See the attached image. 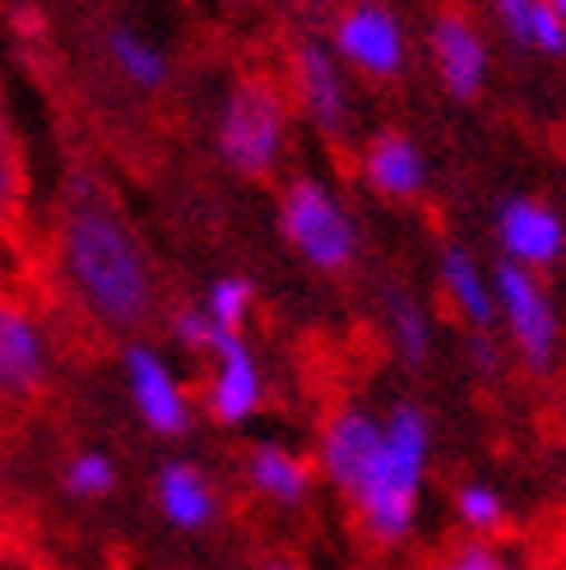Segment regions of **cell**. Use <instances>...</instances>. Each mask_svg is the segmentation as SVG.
<instances>
[{"label": "cell", "instance_id": "1", "mask_svg": "<svg viewBox=\"0 0 566 570\" xmlns=\"http://www.w3.org/2000/svg\"><path fill=\"white\" fill-rule=\"evenodd\" d=\"M61 274L79 306L107 330H139L154 316V269L130 223L103 199H75L61 218Z\"/></svg>", "mask_w": 566, "mask_h": 570}, {"label": "cell", "instance_id": "2", "mask_svg": "<svg viewBox=\"0 0 566 570\" xmlns=\"http://www.w3.org/2000/svg\"><path fill=\"white\" fill-rule=\"evenodd\" d=\"M428 473H432V413L413 404V399H400V404L381 413L377 454L349 497L362 533L377 548H404L418 533Z\"/></svg>", "mask_w": 566, "mask_h": 570}, {"label": "cell", "instance_id": "3", "mask_svg": "<svg viewBox=\"0 0 566 570\" xmlns=\"http://www.w3.org/2000/svg\"><path fill=\"white\" fill-rule=\"evenodd\" d=\"M214 145L237 177H270L289 149V98L270 79H237L218 107Z\"/></svg>", "mask_w": 566, "mask_h": 570}, {"label": "cell", "instance_id": "4", "mask_svg": "<svg viewBox=\"0 0 566 570\" xmlns=\"http://www.w3.org/2000/svg\"><path fill=\"white\" fill-rule=\"evenodd\" d=\"M279 227H283V242L321 274H344L362 250L358 218L349 214L344 199L334 195V186L321 177H293L283 186Z\"/></svg>", "mask_w": 566, "mask_h": 570}, {"label": "cell", "instance_id": "5", "mask_svg": "<svg viewBox=\"0 0 566 570\" xmlns=\"http://www.w3.org/2000/svg\"><path fill=\"white\" fill-rule=\"evenodd\" d=\"M492 302H497V321L506 325L516 357L529 366L534 376H548L557 357H562V316L544 288V278L520 265H497L492 274Z\"/></svg>", "mask_w": 566, "mask_h": 570}, {"label": "cell", "instance_id": "6", "mask_svg": "<svg viewBox=\"0 0 566 570\" xmlns=\"http://www.w3.org/2000/svg\"><path fill=\"white\" fill-rule=\"evenodd\" d=\"M121 381H126L130 409L149 436H158V441H186L191 436L195 399L163 348L145 344V338H130L121 348Z\"/></svg>", "mask_w": 566, "mask_h": 570}, {"label": "cell", "instance_id": "7", "mask_svg": "<svg viewBox=\"0 0 566 570\" xmlns=\"http://www.w3.org/2000/svg\"><path fill=\"white\" fill-rule=\"evenodd\" d=\"M265 399H270V381H265L256 348L246 344V334H214L209 381H205V399H201L205 417L237 432V426H246L265 409Z\"/></svg>", "mask_w": 566, "mask_h": 570}, {"label": "cell", "instance_id": "8", "mask_svg": "<svg viewBox=\"0 0 566 570\" xmlns=\"http://www.w3.org/2000/svg\"><path fill=\"white\" fill-rule=\"evenodd\" d=\"M330 51L339 56V66H353L367 79H394L409 66L404 19L386 0H358V6H349L334 19Z\"/></svg>", "mask_w": 566, "mask_h": 570}, {"label": "cell", "instance_id": "9", "mask_svg": "<svg viewBox=\"0 0 566 570\" xmlns=\"http://www.w3.org/2000/svg\"><path fill=\"white\" fill-rule=\"evenodd\" d=\"M149 501H154V515L182 538H205L223 520V492L214 473L201 460H186V454H173V460H163L154 469Z\"/></svg>", "mask_w": 566, "mask_h": 570}, {"label": "cell", "instance_id": "10", "mask_svg": "<svg viewBox=\"0 0 566 570\" xmlns=\"http://www.w3.org/2000/svg\"><path fill=\"white\" fill-rule=\"evenodd\" d=\"M56 372L47 325L14 297H0V399H33Z\"/></svg>", "mask_w": 566, "mask_h": 570}, {"label": "cell", "instance_id": "11", "mask_svg": "<svg viewBox=\"0 0 566 570\" xmlns=\"http://www.w3.org/2000/svg\"><path fill=\"white\" fill-rule=\"evenodd\" d=\"M377 441H381V413H372L367 404L334 409V413L321 422L316 454H311V464H316V478L330 482V488L349 501L353 488H358V478L367 473V464H372Z\"/></svg>", "mask_w": 566, "mask_h": 570}, {"label": "cell", "instance_id": "12", "mask_svg": "<svg viewBox=\"0 0 566 570\" xmlns=\"http://www.w3.org/2000/svg\"><path fill=\"white\" fill-rule=\"evenodd\" d=\"M497 246L506 255V265H520V269H548L566 255V223L553 205L544 199H529V195H506L497 205Z\"/></svg>", "mask_w": 566, "mask_h": 570}, {"label": "cell", "instance_id": "13", "mask_svg": "<svg viewBox=\"0 0 566 570\" xmlns=\"http://www.w3.org/2000/svg\"><path fill=\"white\" fill-rule=\"evenodd\" d=\"M293 83H297V102L306 111V121L321 135H344L349 130V79L339 56L330 51V42L306 38L293 56Z\"/></svg>", "mask_w": 566, "mask_h": 570}, {"label": "cell", "instance_id": "14", "mask_svg": "<svg viewBox=\"0 0 566 570\" xmlns=\"http://www.w3.org/2000/svg\"><path fill=\"white\" fill-rule=\"evenodd\" d=\"M428 51H432V66H437L450 98L469 102L484 94L492 56H488V38L478 33V23L469 14H441L428 28Z\"/></svg>", "mask_w": 566, "mask_h": 570}, {"label": "cell", "instance_id": "15", "mask_svg": "<svg viewBox=\"0 0 566 570\" xmlns=\"http://www.w3.org/2000/svg\"><path fill=\"white\" fill-rule=\"evenodd\" d=\"M242 478H246L251 497H261L274 510H302L321 482L311 454L283 445V441H251L242 454Z\"/></svg>", "mask_w": 566, "mask_h": 570}, {"label": "cell", "instance_id": "16", "mask_svg": "<svg viewBox=\"0 0 566 570\" xmlns=\"http://www.w3.org/2000/svg\"><path fill=\"white\" fill-rule=\"evenodd\" d=\"M362 173H367V186L386 199H413L428 190V154L413 135H400V130H386L377 135L372 145L362 154Z\"/></svg>", "mask_w": 566, "mask_h": 570}, {"label": "cell", "instance_id": "17", "mask_svg": "<svg viewBox=\"0 0 566 570\" xmlns=\"http://www.w3.org/2000/svg\"><path fill=\"white\" fill-rule=\"evenodd\" d=\"M437 278H441V293L450 302V311L474 330V334H488L497 325V302H492V278L488 269L478 265V255L469 246H441V261H437Z\"/></svg>", "mask_w": 566, "mask_h": 570}, {"label": "cell", "instance_id": "18", "mask_svg": "<svg viewBox=\"0 0 566 570\" xmlns=\"http://www.w3.org/2000/svg\"><path fill=\"white\" fill-rule=\"evenodd\" d=\"M56 488H61L66 501L75 505H103L117 497L121 488V464H117V454L103 450V445H79L70 450L61 469H56Z\"/></svg>", "mask_w": 566, "mask_h": 570}, {"label": "cell", "instance_id": "19", "mask_svg": "<svg viewBox=\"0 0 566 570\" xmlns=\"http://www.w3.org/2000/svg\"><path fill=\"white\" fill-rule=\"evenodd\" d=\"M450 515H456V524L478 538V543H492V538L511 524V501H506V492L497 488V482L488 478H465L456 492H450Z\"/></svg>", "mask_w": 566, "mask_h": 570}, {"label": "cell", "instance_id": "20", "mask_svg": "<svg viewBox=\"0 0 566 570\" xmlns=\"http://www.w3.org/2000/svg\"><path fill=\"white\" fill-rule=\"evenodd\" d=\"M386 338L394 357L404 366H428L432 362V348H437V334H432V316L428 306L409 293H390L386 297Z\"/></svg>", "mask_w": 566, "mask_h": 570}, {"label": "cell", "instance_id": "21", "mask_svg": "<svg viewBox=\"0 0 566 570\" xmlns=\"http://www.w3.org/2000/svg\"><path fill=\"white\" fill-rule=\"evenodd\" d=\"M107 56H111V66H117V75L126 83H135V89H163L167 83V51L158 42H149L145 33H135V28H111L107 33Z\"/></svg>", "mask_w": 566, "mask_h": 570}, {"label": "cell", "instance_id": "22", "mask_svg": "<svg viewBox=\"0 0 566 570\" xmlns=\"http://www.w3.org/2000/svg\"><path fill=\"white\" fill-rule=\"evenodd\" d=\"M251 306H256V283L246 274H218L205 288V321L214 325V334H246Z\"/></svg>", "mask_w": 566, "mask_h": 570}, {"label": "cell", "instance_id": "23", "mask_svg": "<svg viewBox=\"0 0 566 570\" xmlns=\"http://www.w3.org/2000/svg\"><path fill=\"white\" fill-rule=\"evenodd\" d=\"M432 570H520V561L501 543H478V538H469V543L450 548Z\"/></svg>", "mask_w": 566, "mask_h": 570}, {"label": "cell", "instance_id": "24", "mask_svg": "<svg viewBox=\"0 0 566 570\" xmlns=\"http://www.w3.org/2000/svg\"><path fill=\"white\" fill-rule=\"evenodd\" d=\"M167 334H173V344L191 357H209V344H214V325L205 321L201 306H182L173 321H167Z\"/></svg>", "mask_w": 566, "mask_h": 570}, {"label": "cell", "instance_id": "25", "mask_svg": "<svg viewBox=\"0 0 566 570\" xmlns=\"http://www.w3.org/2000/svg\"><path fill=\"white\" fill-rule=\"evenodd\" d=\"M488 6H492L497 23L506 28V38H511L516 47H529V28H534V19H539L544 0H488Z\"/></svg>", "mask_w": 566, "mask_h": 570}, {"label": "cell", "instance_id": "26", "mask_svg": "<svg viewBox=\"0 0 566 570\" xmlns=\"http://www.w3.org/2000/svg\"><path fill=\"white\" fill-rule=\"evenodd\" d=\"M469 366H474V376H497L501 372L497 334H469Z\"/></svg>", "mask_w": 566, "mask_h": 570}, {"label": "cell", "instance_id": "27", "mask_svg": "<svg viewBox=\"0 0 566 570\" xmlns=\"http://www.w3.org/2000/svg\"><path fill=\"white\" fill-rule=\"evenodd\" d=\"M14 199H19V167H14V158H0V223L10 218Z\"/></svg>", "mask_w": 566, "mask_h": 570}, {"label": "cell", "instance_id": "28", "mask_svg": "<svg viewBox=\"0 0 566 570\" xmlns=\"http://www.w3.org/2000/svg\"><path fill=\"white\" fill-rule=\"evenodd\" d=\"M0 158H14V126H10V107H6V89H0Z\"/></svg>", "mask_w": 566, "mask_h": 570}, {"label": "cell", "instance_id": "29", "mask_svg": "<svg viewBox=\"0 0 566 570\" xmlns=\"http://www.w3.org/2000/svg\"><path fill=\"white\" fill-rule=\"evenodd\" d=\"M256 570H302V566H297L293 557H265Z\"/></svg>", "mask_w": 566, "mask_h": 570}, {"label": "cell", "instance_id": "30", "mask_svg": "<svg viewBox=\"0 0 566 570\" xmlns=\"http://www.w3.org/2000/svg\"><path fill=\"white\" fill-rule=\"evenodd\" d=\"M548 6H553V14H557V23L566 28V0H548Z\"/></svg>", "mask_w": 566, "mask_h": 570}]
</instances>
